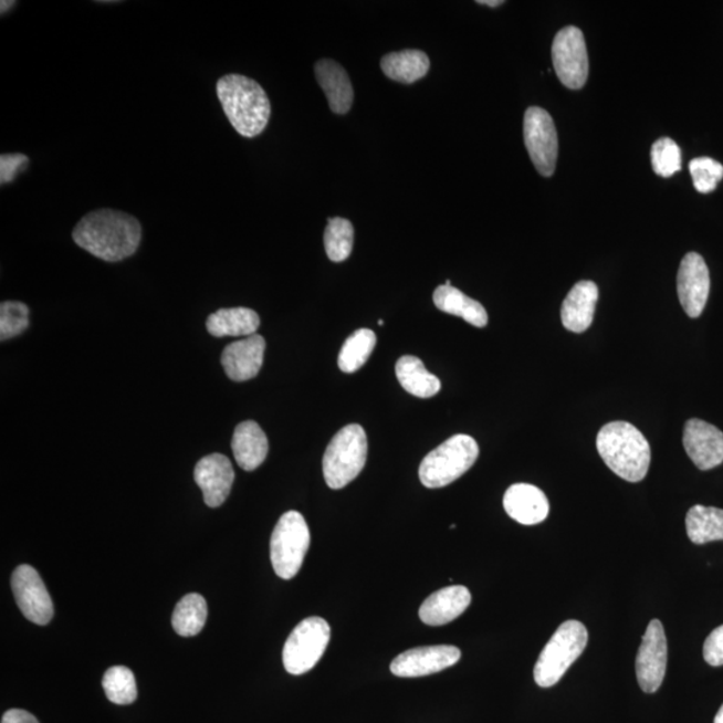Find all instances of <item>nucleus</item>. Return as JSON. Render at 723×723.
Returning a JSON list of instances; mask_svg holds the SVG:
<instances>
[{
    "label": "nucleus",
    "instance_id": "nucleus-40",
    "mask_svg": "<svg viewBox=\"0 0 723 723\" xmlns=\"http://www.w3.org/2000/svg\"><path fill=\"white\" fill-rule=\"evenodd\" d=\"M714 723H723V705L719 710V713H716Z\"/></svg>",
    "mask_w": 723,
    "mask_h": 723
},
{
    "label": "nucleus",
    "instance_id": "nucleus-3",
    "mask_svg": "<svg viewBox=\"0 0 723 723\" xmlns=\"http://www.w3.org/2000/svg\"><path fill=\"white\" fill-rule=\"evenodd\" d=\"M596 448L611 471L629 482L642 481L649 472V441L633 425L624 421L605 425L596 437Z\"/></svg>",
    "mask_w": 723,
    "mask_h": 723
},
{
    "label": "nucleus",
    "instance_id": "nucleus-32",
    "mask_svg": "<svg viewBox=\"0 0 723 723\" xmlns=\"http://www.w3.org/2000/svg\"><path fill=\"white\" fill-rule=\"evenodd\" d=\"M652 169L658 176L671 177L682 168V154L674 139L659 138L651 148Z\"/></svg>",
    "mask_w": 723,
    "mask_h": 723
},
{
    "label": "nucleus",
    "instance_id": "nucleus-29",
    "mask_svg": "<svg viewBox=\"0 0 723 723\" xmlns=\"http://www.w3.org/2000/svg\"><path fill=\"white\" fill-rule=\"evenodd\" d=\"M376 345V333L369 328L357 329L342 346L338 357L339 369L350 374L359 370L369 360Z\"/></svg>",
    "mask_w": 723,
    "mask_h": 723
},
{
    "label": "nucleus",
    "instance_id": "nucleus-39",
    "mask_svg": "<svg viewBox=\"0 0 723 723\" xmlns=\"http://www.w3.org/2000/svg\"><path fill=\"white\" fill-rule=\"evenodd\" d=\"M14 6L15 2H6V0H3V2L0 3V10H2V15L4 14V12H8L11 8H14Z\"/></svg>",
    "mask_w": 723,
    "mask_h": 723
},
{
    "label": "nucleus",
    "instance_id": "nucleus-4",
    "mask_svg": "<svg viewBox=\"0 0 723 723\" xmlns=\"http://www.w3.org/2000/svg\"><path fill=\"white\" fill-rule=\"evenodd\" d=\"M588 643L586 626L577 620H567L557 629L538 657L534 677L541 688L555 687Z\"/></svg>",
    "mask_w": 723,
    "mask_h": 723
},
{
    "label": "nucleus",
    "instance_id": "nucleus-41",
    "mask_svg": "<svg viewBox=\"0 0 723 723\" xmlns=\"http://www.w3.org/2000/svg\"><path fill=\"white\" fill-rule=\"evenodd\" d=\"M378 325H379V326H384V325H385V322H384V321H378Z\"/></svg>",
    "mask_w": 723,
    "mask_h": 723
},
{
    "label": "nucleus",
    "instance_id": "nucleus-18",
    "mask_svg": "<svg viewBox=\"0 0 723 723\" xmlns=\"http://www.w3.org/2000/svg\"><path fill=\"white\" fill-rule=\"evenodd\" d=\"M471 591L464 586H450L431 594L420 608V618L428 626L450 624L471 606Z\"/></svg>",
    "mask_w": 723,
    "mask_h": 723
},
{
    "label": "nucleus",
    "instance_id": "nucleus-10",
    "mask_svg": "<svg viewBox=\"0 0 723 723\" xmlns=\"http://www.w3.org/2000/svg\"><path fill=\"white\" fill-rule=\"evenodd\" d=\"M524 143L531 161L544 177L555 174L559 142L554 119L542 107L531 106L524 116Z\"/></svg>",
    "mask_w": 723,
    "mask_h": 723
},
{
    "label": "nucleus",
    "instance_id": "nucleus-13",
    "mask_svg": "<svg viewBox=\"0 0 723 723\" xmlns=\"http://www.w3.org/2000/svg\"><path fill=\"white\" fill-rule=\"evenodd\" d=\"M678 297L690 318H700L710 293L709 269L700 253L690 252L682 259L677 277Z\"/></svg>",
    "mask_w": 723,
    "mask_h": 723
},
{
    "label": "nucleus",
    "instance_id": "nucleus-30",
    "mask_svg": "<svg viewBox=\"0 0 723 723\" xmlns=\"http://www.w3.org/2000/svg\"><path fill=\"white\" fill-rule=\"evenodd\" d=\"M103 687L107 700L116 705H130L137 700L135 674L125 666H113L105 672Z\"/></svg>",
    "mask_w": 723,
    "mask_h": 723
},
{
    "label": "nucleus",
    "instance_id": "nucleus-14",
    "mask_svg": "<svg viewBox=\"0 0 723 723\" xmlns=\"http://www.w3.org/2000/svg\"><path fill=\"white\" fill-rule=\"evenodd\" d=\"M460 659L461 651L455 646L417 647L399 654L390 670L399 678H420L452 668Z\"/></svg>",
    "mask_w": 723,
    "mask_h": 723
},
{
    "label": "nucleus",
    "instance_id": "nucleus-11",
    "mask_svg": "<svg viewBox=\"0 0 723 723\" xmlns=\"http://www.w3.org/2000/svg\"><path fill=\"white\" fill-rule=\"evenodd\" d=\"M668 668V639L661 620L652 619L640 643L636 669L640 689L652 694L661 688Z\"/></svg>",
    "mask_w": 723,
    "mask_h": 723
},
{
    "label": "nucleus",
    "instance_id": "nucleus-21",
    "mask_svg": "<svg viewBox=\"0 0 723 723\" xmlns=\"http://www.w3.org/2000/svg\"><path fill=\"white\" fill-rule=\"evenodd\" d=\"M315 77L322 91L325 92L329 109L335 114L350 112L354 91L346 70L333 60H321L315 63Z\"/></svg>",
    "mask_w": 723,
    "mask_h": 723
},
{
    "label": "nucleus",
    "instance_id": "nucleus-27",
    "mask_svg": "<svg viewBox=\"0 0 723 723\" xmlns=\"http://www.w3.org/2000/svg\"><path fill=\"white\" fill-rule=\"evenodd\" d=\"M688 536L694 544L723 541V510L695 505L687 516Z\"/></svg>",
    "mask_w": 723,
    "mask_h": 723
},
{
    "label": "nucleus",
    "instance_id": "nucleus-5",
    "mask_svg": "<svg viewBox=\"0 0 723 723\" xmlns=\"http://www.w3.org/2000/svg\"><path fill=\"white\" fill-rule=\"evenodd\" d=\"M367 460V436L360 425H347L334 436L323 457V475L332 490H342L358 478Z\"/></svg>",
    "mask_w": 723,
    "mask_h": 723
},
{
    "label": "nucleus",
    "instance_id": "nucleus-38",
    "mask_svg": "<svg viewBox=\"0 0 723 723\" xmlns=\"http://www.w3.org/2000/svg\"><path fill=\"white\" fill-rule=\"evenodd\" d=\"M478 3L482 6H490V8H499V6L504 4V2H501V0H480Z\"/></svg>",
    "mask_w": 723,
    "mask_h": 723
},
{
    "label": "nucleus",
    "instance_id": "nucleus-26",
    "mask_svg": "<svg viewBox=\"0 0 723 723\" xmlns=\"http://www.w3.org/2000/svg\"><path fill=\"white\" fill-rule=\"evenodd\" d=\"M398 383L402 388L418 398L434 397L441 390L440 379L430 374L420 358L405 355L396 365Z\"/></svg>",
    "mask_w": 723,
    "mask_h": 723
},
{
    "label": "nucleus",
    "instance_id": "nucleus-24",
    "mask_svg": "<svg viewBox=\"0 0 723 723\" xmlns=\"http://www.w3.org/2000/svg\"><path fill=\"white\" fill-rule=\"evenodd\" d=\"M433 302L436 307L443 313L460 316L469 325L474 327H485L488 325V313L484 306L478 301L472 300L453 285H440L434 291Z\"/></svg>",
    "mask_w": 723,
    "mask_h": 723
},
{
    "label": "nucleus",
    "instance_id": "nucleus-31",
    "mask_svg": "<svg viewBox=\"0 0 723 723\" xmlns=\"http://www.w3.org/2000/svg\"><path fill=\"white\" fill-rule=\"evenodd\" d=\"M354 244V227L350 221L342 218L328 219L325 231V249L334 263L345 262L352 255Z\"/></svg>",
    "mask_w": 723,
    "mask_h": 723
},
{
    "label": "nucleus",
    "instance_id": "nucleus-20",
    "mask_svg": "<svg viewBox=\"0 0 723 723\" xmlns=\"http://www.w3.org/2000/svg\"><path fill=\"white\" fill-rule=\"evenodd\" d=\"M599 289L594 282H577L562 306L563 326L573 333H585L593 325Z\"/></svg>",
    "mask_w": 723,
    "mask_h": 723
},
{
    "label": "nucleus",
    "instance_id": "nucleus-37",
    "mask_svg": "<svg viewBox=\"0 0 723 723\" xmlns=\"http://www.w3.org/2000/svg\"><path fill=\"white\" fill-rule=\"evenodd\" d=\"M2 723H40L35 716L27 710L21 709H11L9 712H6L2 719Z\"/></svg>",
    "mask_w": 723,
    "mask_h": 723
},
{
    "label": "nucleus",
    "instance_id": "nucleus-25",
    "mask_svg": "<svg viewBox=\"0 0 723 723\" xmlns=\"http://www.w3.org/2000/svg\"><path fill=\"white\" fill-rule=\"evenodd\" d=\"M386 77L399 82V84H415L429 73V56L420 50H404V52L390 53L380 60Z\"/></svg>",
    "mask_w": 723,
    "mask_h": 723
},
{
    "label": "nucleus",
    "instance_id": "nucleus-22",
    "mask_svg": "<svg viewBox=\"0 0 723 723\" xmlns=\"http://www.w3.org/2000/svg\"><path fill=\"white\" fill-rule=\"evenodd\" d=\"M232 450L238 465L247 472L255 471L269 454V439L255 421H244L234 429Z\"/></svg>",
    "mask_w": 723,
    "mask_h": 723
},
{
    "label": "nucleus",
    "instance_id": "nucleus-2",
    "mask_svg": "<svg viewBox=\"0 0 723 723\" xmlns=\"http://www.w3.org/2000/svg\"><path fill=\"white\" fill-rule=\"evenodd\" d=\"M228 120L240 136L258 137L268 128L271 103L264 88L245 75L228 74L216 85Z\"/></svg>",
    "mask_w": 723,
    "mask_h": 723
},
{
    "label": "nucleus",
    "instance_id": "nucleus-8",
    "mask_svg": "<svg viewBox=\"0 0 723 723\" xmlns=\"http://www.w3.org/2000/svg\"><path fill=\"white\" fill-rule=\"evenodd\" d=\"M332 638L325 619L313 617L297 625L283 649L284 669L293 675L306 674L321 661Z\"/></svg>",
    "mask_w": 723,
    "mask_h": 723
},
{
    "label": "nucleus",
    "instance_id": "nucleus-33",
    "mask_svg": "<svg viewBox=\"0 0 723 723\" xmlns=\"http://www.w3.org/2000/svg\"><path fill=\"white\" fill-rule=\"evenodd\" d=\"M29 307L22 302L8 301L0 304V339L8 340L27 332Z\"/></svg>",
    "mask_w": 723,
    "mask_h": 723
},
{
    "label": "nucleus",
    "instance_id": "nucleus-9",
    "mask_svg": "<svg viewBox=\"0 0 723 723\" xmlns=\"http://www.w3.org/2000/svg\"><path fill=\"white\" fill-rule=\"evenodd\" d=\"M552 62L564 86L579 91L586 85L589 62L585 35L580 29L567 27L556 34L552 43Z\"/></svg>",
    "mask_w": 723,
    "mask_h": 723
},
{
    "label": "nucleus",
    "instance_id": "nucleus-35",
    "mask_svg": "<svg viewBox=\"0 0 723 723\" xmlns=\"http://www.w3.org/2000/svg\"><path fill=\"white\" fill-rule=\"evenodd\" d=\"M30 160L27 155L9 154L0 157V182L10 184L17 179V176L29 167Z\"/></svg>",
    "mask_w": 723,
    "mask_h": 723
},
{
    "label": "nucleus",
    "instance_id": "nucleus-36",
    "mask_svg": "<svg viewBox=\"0 0 723 723\" xmlns=\"http://www.w3.org/2000/svg\"><path fill=\"white\" fill-rule=\"evenodd\" d=\"M703 658L706 663L719 668L723 666V625L710 633L703 645Z\"/></svg>",
    "mask_w": 723,
    "mask_h": 723
},
{
    "label": "nucleus",
    "instance_id": "nucleus-23",
    "mask_svg": "<svg viewBox=\"0 0 723 723\" xmlns=\"http://www.w3.org/2000/svg\"><path fill=\"white\" fill-rule=\"evenodd\" d=\"M260 326L256 311L247 307L220 308L208 316V333L216 338L223 336L255 335Z\"/></svg>",
    "mask_w": 723,
    "mask_h": 723
},
{
    "label": "nucleus",
    "instance_id": "nucleus-17",
    "mask_svg": "<svg viewBox=\"0 0 723 723\" xmlns=\"http://www.w3.org/2000/svg\"><path fill=\"white\" fill-rule=\"evenodd\" d=\"M264 350L265 340L258 334L228 345L221 354V365L228 378L234 383L255 378L263 366Z\"/></svg>",
    "mask_w": 723,
    "mask_h": 723
},
{
    "label": "nucleus",
    "instance_id": "nucleus-1",
    "mask_svg": "<svg viewBox=\"0 0 723 723\" xmlns=\"http://www.w3.org/2000/svg\"><path fill=\"white\" fill-rule=\"evenodd\" d=\"M142 239L143 227L135 216L109 208L88 212L73 231L75 244L109 263L135 255Z\"/></svg>",
    "mask_w": 723,
    "mask_h": 723
},
{
    "label": "nucleus",
    "instance_id": "nucleus-34",
    "mask_svg": "<svg viewBox=\"0 0 723 723\" xmlns=\"http://www.w3.org/2000/svg\"><path fill=\"white\" fill-rule=\"evenodd\" d=\"M691 179L700 193H710L723 177V167L710 157H698L689 165Z\"/></svg>",
    "mask_w": 723,
    "mask_h": 723
},
{
    "label": "nucleus",
    "instance_id": "nucleus-16",
    "mask_svg": "<svg viewBox=\"0 0 723 723\" xmlns=\"http://www.w3.org/2000/svg\"><path fill=\"white\" fill-rule=\"evenodd\" d=\"M234 471L230 459L224 454L213 453L198 462L195 468V481L202 491L209 509H218L230 496Z\"/></svg>",
    "mask_w": 723,
    "mask_h": 723
},
{
    "label": "nucleus",
    "instance_id": "nucleus-6",
    "mask_svg": "<svg viewBox=\"0 0 723 723\" xmlns=\"http://www.w3.org/2000/svg\"><path fill=\"white\" fill-rule=\"evenodd\" d=\"M480 449L471 436L455 434L430 452L421 462L420 480L430 490L452 484L478 461Z\"/></svg>",
    "mask_w": 723,
    "mask_h": 723
},
{
    "label": "nucleus",
    "instance_id": "nucleus-12",
    "mask_svg": "<svg viewBox=\"0 0 723 723\" xmlns=\"http://www.w3.org/2000/svg\"><path fill=\"white\" fill-rule=\"evenodd\" d=\"M11 588L24 618L40 626L50 624L54 617L53 600L33 567L28 564L19 566L12 574Z\"/></svg>",
    "mask_w": 723,
    "mask_h": 723
},
{
    "label": "nucleus",
    "instance_id": "nucleus-28",
    "mask_svg": "<svg viewBox=\"0 0 723 723\" xmlns=\"http://www.w3.org/2000/svg\"><path fill=\"white\" fill-rule=\"evenodd\" d=\"M208 618L207 601L199 594H189L177 602L172 626L180 637H195L205 629Z\"/></svg>",
    "mask_w": 723,
    "mask_h": 723
},
{
    "label": "nucleus",
    "instance_id": "nucleus-19",
    "mask_svg": "<svg viewBox=\"0 0 723 723\" xmlns=\"http://www.w3.org/2000/svg\"><path fill=\"white\" fill-rule=\"evenodd\" d=\"M504 510L515 522L536 525L548 517L549 503L542 490L531 484H515L505 492Z\"/></svg>",
    "mask_w": 723,
    "mask_h": 723
},
{
    "label": "nucleus",
    "instance_id": "nucleus-7",
    "mask_svg": "<svg viewBox=\"0 0 723 723\" xmlns=\"http://www.w3.org/2000/svg\"><path fill=\"white\" fill-rule=\"evenodd\" d=\"M310 530L302 513L290 511L279 518L271 536V563L279 577L293 579L310 548Z\"/></svg>",
    "mask_w": 723,
    "mask_h": 723
},
{
    "label": "nucleus",
    "instance_id": "nucleus-15",
    "mask_svg": "<svg viewBox=\"0 0 723 723\" xmlns=\"http://www.w3.org/2000/svg\"><path fill=\"white\" fill-rule=\"evenodd\" d=\"M683 447L701 471H710L723 462V433L712 423L691 418L684 425Z\"/></svg>",
    "mask_w": 723,
    "mask_h": 723
}]
</instances>
